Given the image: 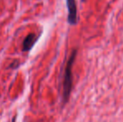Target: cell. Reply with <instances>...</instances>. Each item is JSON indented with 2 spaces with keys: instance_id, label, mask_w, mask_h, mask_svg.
<instances>
[{
  "instance_id": "obj_1",
  "label": "cell",
  "mask_w": 123,
  "mask_h": 122,
  "mask_svg": "<svg viewBox=\"0 0 123 122\" xmlns=\"http://www.w3.org/2000/svg\"><path fill=\"white\" fill-rule=\"evenodd\" d=\"M76 51H74L70 55V59L67 62L66 67H65V76H64V83H63V99L64 103L68 100L70 97V91L72 87V65H73L74 58H75Z\"/></svg>"
},
{
  "instance_id": "obj_2",
  "label": "cell",
  "mask_w": 123,
  "mask_h": 122,
  "mask_svg": "<svg viewBox=\"0 0 123 122\" xmlns=\"http://www.w3.org/2000/svg\"><path fill=\"white\" fill-rule=\"evenodd\" d=\"M66 6L68 9V23L71 25L77 23V7L75 0H66Z\"/></svg>"
},
{
  "instance_id": "obj_3",
  "label": "cell",
  "mask_w": 123,
  "mask_h": 122,
  "mask_svg": "<svg viewBox=\"0 0 123 122\" xmlns=\"http://www.w3.org/2000/svg\"><path fill=\"white\" fill-rule=\"evenodd\" d=\"M39 38V36L35 34H34V33H31V34H28L23 41V44H22V51H23V52H28V51L30 50V49L34 46V44H35V43L37 42Z\"/></svg>"
},
{
  "instance_id": "obj_4",
  "label": "cell",
  "mask_w": 123,
  "mask_h": 122,
  "mask_svg": "<svg viewBox=\"0 0 123 122\" xmlns=\"http://www.w3.org/2000/svg\"><path fill=\"white\" fill-rule=\"evenodd\" d=\"M18 60H14L13 62V63L9 65V68H12V69H16V68H18Z\"/></svg>"
}]
</instances>
